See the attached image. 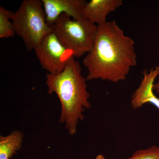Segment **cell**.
Segmentation results:
<instances>
[{"instance_id":"13","label":"cell","mask_w":159,"mask_h":159,"mask_svg":"<svg viewBox=\"0 0 159 159\" xmlns=\"http://www.w3.org/2000/svg\"><path fill=\"white\" fill-rule=\"evenodd\" d=\"M95 159H106L105 158V157H103V155H102L99 154L98 155V156H97V157H96L95 158Z\"/></svg>"},{"instance_id":"3","label":"cell","mask_w":159,"mask_h":159,"mask_svg":"<svg viewBox=\"0 0 159 159\" xmlns=\"http://www.w3.org/2000/svg\"><path fill=\"white\" fill-rule=\"evenodd\" d=\"M11 20L16 34L22 39L29 51L34 50L44 37L53 32L39 0H24Z\"/></svg>"},{"instance_id":"5","label":"cell","mask_w":159,"mask_h":159,"mask_svg":"<svg viewBox=\"0 0 159 159\" xmlns=\"http://www.w3.org/2000/svg\"><path fill=\"white\" fill-rule=\"evenodd\" d=\"M34 50L43 68L51 74L61 73L73 56L54 32L44 37Z\"/></svg>"},{"instance_id":"1","label":"cell","mask_w":159,"mask_h":159,"mask_svg":"<svg viewBox=\"0 0 159 159\" xmlns=\"http://www.w3.org/2000/svg\"><path fill=\"white\" fill-rule=\"evenodd\" d=\"M83 64L88 72L87 80L123 81L137 64L134 42L116 20L107 22L98 26L93 48Z\"/></svg>"},{"instance_id":"10","label":"cell","mask_w":159,"mask_h":159,"mask_svg":"<svg viewBox=\"0 0 159 159\" xmlns=\"http://www.w3.org/2000/svg\"><path fill=\"white\" fill-rule=\"evenodd\" d=\"M14 12L0 7V38L13 37L16 34L13 24L10 21Z\"/></svg>"},{"instance_id":"8","label":"cell","mask_w":159,"mask_h":159,"mask_svg":"<svg viewBox=\"0 0 159 159\" xmlns=\"http://www.w3.org/2000/svg\"><path fill=\"white\" fill-rule=\"evenodd\" d=\"M122 0H91L83 9L82 17L98 25L106 23L109 14L122 6Z\"/></svg>"},{"instance_id":"11","label":"cell","mask_w":159,"mask_h":159,"mask_svg":"<svg viewBox=\"0 0 159 159\" xmlns=\"http://www.w3.org/2000/svg\"><path fill=\"white\" fill-rule=\"evenodd\" d=\"M127 159H159V147L153 145L147 149L137 150Z\"/></svg>"},{"instance_id":"2","label":"cell","mask_w":159,"mask_h":159,"mask_svg":"<svg viewBox=\"0 0 159 159\" xmlns=\"http://www.w3.org/2000/svg\"><path fill=\"white\" fill-rule=\"evenodd\" d=\"M81 69L79 61L71 56L61 73L46 74L48 93H55L60 102L59 122L65 124L71 136L77 133L78 122L84 119L83 113L91 107L87 80L81 74Z\"/></svg>"},{"instance_id":"6","label":"cell","mask_w":159,"mask_h":159,"mask_svg":"<svg viewBox=\"0 0 159 159\" xmlns=\"http://www.w3.org/2000/svg\"><path fill=\"white\" fill-rule=\"evenodd\" d=\"M46 15V20L52 27L62 14L73 20L82 18L83 9L87 2L85 0H42Z\"/></svg>"},{"instance_id":"12","label":"cell","mask_w":159,"mask_h":159,"mask_svg":"<svg viewBox=\"0 0 159 159\" xmlns=\"http://www.w3.org/2000/svg\"><path fill=\"white\" fill-rule=\"evenodd\" d=\"M153 91H155L157 93L159 94V80L157 83L154 84L153 86Z\"/></svg>"},{"instance_id":"7","label":"cell","mask_w":159,"mask_h":159,"mask_svg":"<svg viewBox=\"0 0 159 159\" xmlns=\"http://www.w3.org/2000/svg\"><path fill=\"white\" fill-rule=\"evenodd\" d=\"M159 74V66L143 72V77L136 90L131 97V105L134 109L142 107L146 103H152L159 110V99L153 93L155 80Z\"/></svg>"},{"instance_id":"9","label":"cell","mask_w":159,"mask_h":159,"mask_svg":"<svg viewBox=\"0 0 159 159\" xmlns=\"http://www.w3.org/2000/svg\"><path fill=\"white\" fill-rule=\"evenodd\" d=\"M24 134L15 130L6 136H0V159H10L20 150Z\"/></svg>"},{"instance_id":"4","label":"cell","mask_w":159,"mask_h":159,"mask_svg":"<svg viewBox=\"0 0 159 159\" xmlns=\"http://www.w3.org/2000/svg\"><path fill=\"white\" fill-rule=\"evenodd\" d=\"M63 45L74 57L90 53L93 48L98 26L83 17L72 20L69 16H60L51 27Z\"/></svg>"}]
</instances>
